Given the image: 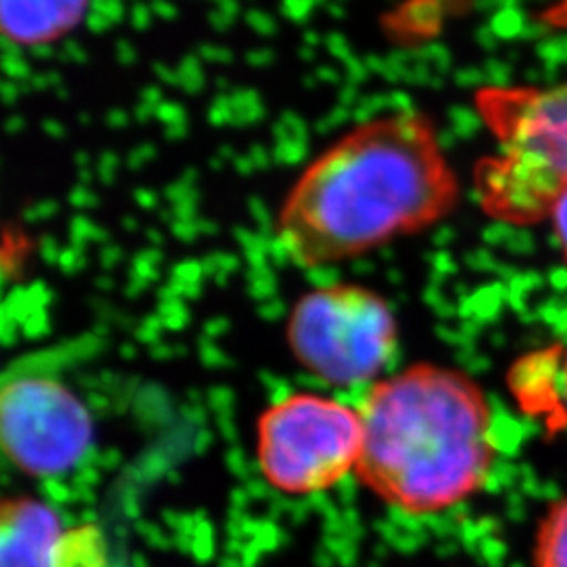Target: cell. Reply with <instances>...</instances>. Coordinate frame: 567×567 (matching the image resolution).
Listing matches in <instances>:
<instances>
[{
    "label": "cell",
    "instance_id": "obj_7",
    "mask_svg": "<svg viewBox=\"0 0 567 567\" xmlns=\"http://www.w3.org/2000/svg\"><path fill=\"white\" fill-rule=\"evenodd\" d=\"M58 511L49 503L18 496L0 513V567H55L61 538Z\"/></svg>",
    "mask_w": 567,
    "mask_h": 567
},
{
    "label": "cell",
    "instance_id": "obj_2",
    "mask_svg": "<svg viewBox=\"0 0 567 567\" xmlns=\"http://www.w3.org/2000/svg\"><path fill=\"white\" fill-rule=\"evenodd\" d=\"M358 477L389 507L425 517L482 492L496 463L492 405L468 374L408 365L365 391Z\"/></svg>",
    "mask_w": 567,
    "mask_h": 567
},
{
    "label": "cell",
    "instance_id": "obj_1",
    "mask_svg": "<svg viewBox=\"0 0 567 567\" xmlns=\"http://www.w3.org/2000/svg\"><path fill=\"white\" fill-rule=\"evenodd\" d=\"M461 200L433 121L400 110L332 143L284 198L276 236L305 269L365 255L440 224Z\"/></svg>",
    "mask_w": 567,
    "mask_h": 567
},
{
    "label": "cell",
    "instance_id": "obj_12",
    "mask_svg": "<svg viewBox=\"0 0 567 567\" xmlns=\"http://www.w3.org/2000/svg\"><path fill=\"white\" fill-rule=\"evenodd\" d=\"M538 20L543 21V23H547L548 28L566 30L567 32V2L548 7L547 11H543V13L538 16Z\"/></svg>",
    "mask_w": 567,
    "mask_h": 567
},
{
    "label": "cell",
    "instance_id": "obj_13",
    "mask_svg": "<svg viewBox=\"0 0 567 567\" xmlns=\"http://www.w3.org/2000/svg\"><path fill=\"white\" fill-rule=\"evenodd\" d=\"M559 370H561L559 398H561V405H564L567 414V349H561V347H559Z\"/></svg>",
    "mask_w": 567,
    "mask_h": 567
},
{
    "label": "cell",
    "instance_id": "obj_6",
    "mask_svg": "<svg viewBox=\"0 0 567 567\" xmlns=\"http://www.w3.org/2000/svg\"><path fill=\"white\" fill-rule=\"evenodd\" d=\"M364 442L360 408L318 393L269 405L257 425L265 482L288 496H311L358 471Z\"/></svg>",
    "mask_w": 567,
    "mask_h": 567
},
{
    "label": "cell",
    "instance_id": "obj_8",
    "mask_svg": "<svg viewBox=\"0 0 567 567\" xmlns=\"http://www.w3.org/2000/svg\"><path fill=\"white\" fill-rule=\"evenodd\" d=\"M84 2H2L0 30L4 39L23 47L60 41L86 16Z\"/></svg>",
    "mask_w": 567,
    "mask_h": 567
},
{
    "label": "cell",
    "instance_id": "obj_11",
    "mask_svg": "<svg viewBox=\"0 0 567 567\" xmlns=\"http://www.w3.org/2000/svg\"><path fill=\"white\" fill-rule=\"evenodd\" d=\"M548 219L553 224L557 243L561 246L564 261L567 264V179L561 185V189H559L555 203L550 206V210H548Z\"/></svg>",
    "mask_w": 567,
    "mask_h": 567
},
{
    "label": "cell",
    "instance_id": "obj_4",
    "mask_svg": "<svg viewBox=\"0 0 567 567\" xmlns=\"http://www.w3.org/2000/svg\"><path fill=\"white\" fill-rule=\"evenodd\" d=\"M89 343L76 339L25 353L2 374L0 442L7 458L30 477L65 475L93 446V416L63 379Z\"/></svg>",
    "mask_w": 567,
    "mask_h": 567
},
{
    "label": "cell",
    "instance_id": "obj_9",
    "mask_svg": "<svg viewBox=\"0 0 567 567\" xmlns=\"http://www.w3.org/2000/svg\"><path fill=\"white\" fill-rule=\"evenodd\" d=\"M534 567H567V496L550 503L540 517L534 543Z\"/></svg>",
    "mask_w": 567,
    "mask_h": 567
},
{
    "label": "cell",
    "instance_id": "obj_5",
    "mask_svg": "<svg viewBox=\"0 0 567 567\" xmlns=\"http://www.w3.org/2000/svg\"><path fill=\"white\" fill-rule=\"evenodd\" d=\"M286 341L297 362L328 385H374L395 355L398 322L379 292L332 284L299 299Z\"/></svg>",
    "mask_w": 567,
    "mask_h": 567
},
{
    "label": "cell",
    "instance_id": "obj_10",
    "mask_svg": "<svg viewBox=\"0 0 567 567\" xmlns=\"http://www.w3.org/2000/svg\"><path fill=\"white\" fill-rule=\"evenodd\" d=\"M55 567H112L102 529L93 524L65 529Z\"/></svg>",
    "mask_w": 567,
    "mask_h": 567
},
{
    "label": "cell",
    "instance_id": "obj_3",
    "mask_svg": "<svg viewBox=\"0 0 567 567\" xmlns=\"http://www.w3.org/2000/svg\"><path fill=\"white\" fill-rule=\"evenodd\" d=\"M475 107L498 154L475 166L484 213L513 225L547 221L567 179V82L550 89L486 86Z\"/></svg>",
    "mask_w": 567,
    "mask_h": 567
}]
</instances>
